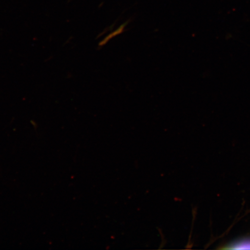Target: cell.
Segmentation results:
<instances>
[{
  "label": "cell",
  "instance_id": "obj_1",
  "mask_svg": "<svg viewBox=\"0 0 250 250\" xmlns=\"http://www.w3.org/2000/svg\"><path fill=\"white\" fill-rule=\"evenodd\" d=\"M223 249L230 250H248L250 249V237H243L228 244Z\"/></svg>",
  "mask_w": 250,
  "mask_h": 250
}]
</instances>
